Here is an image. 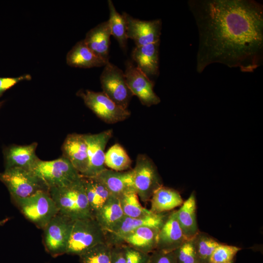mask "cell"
Here are the masks:
<instances>
[{
	"label": "cell",
	"mask_w": 263,
	"mask_h": 263,
	"mask_svg": "<svg viewBox=\"0 0 263 263\" xmlns=\"http://www.w3.org/2000/svg\"><path fill=\"white\" fill-rule=\"evenodd\" d=\"M198 32L196 71L220 63L253 73L263 62V6L253 0H189Z\"/></svg>",
	"instance_id": "obj_1"
},
{
	"label": "cell",
	"mask_w": 263,
	"mask_h": 263,
	"mask_svg": "<svg viewBox=\"0 0 263 263\" xmlns=\"http://www.w3.org/2000/svg\"><path fill=\"white\" fill-rule=\"evenodd\" d=\"M48 191L60 213L73 220L94 217L81 177L68 186L51 188Z\"/></svg>",
	"instance_id": "obj_2"
},
{
	"label": "cell",
	"mask_w": 263,
	"mask_h": 263,
	"mask_svg": "<svg viewBox=\"0 0 263 263\" xmlns=\"http://www.w3.org/2000/svg\"><path fill=\"white\" fill-rule=\"evenodd\" d=\"M106 243L105 232L94 217L74 221L66 253L79 256L95 245Z\"/></svg>",
	"instance_id": "obj_3"
},
{
	"label": "cell",
	"mask_w": 263,
	"mask_h": 263,
	"mask_svg": "<svg viewBox=\"0 0 263 263\" xmlns=\"http://www.w3.org/2000/svg\"><path fill=\"white\" fill-rule=\"evenodd\" d=\"M32 170L48 190L68 186L81 177L71 162L63 156L51 161L39 159Z\"/></svg>",
	"instance_id": "obj_4"
},
{
	"label": "cell",
	"mask_w": 263,
	"mask_h": 263,
	"mask_svg": "<svg viewBox=\"0 0 263 263\" xmlns=\"http://www.w3.org/2000/svg\"><path fill=\"white\" fill-rule=\"evenodd\" d=\"M14 202L26 219L42 229L58 212L48 190H39Z\"/></svg>",
	"instance_id": "obj_5"
},
{
	"label": "cell",
	"mask_w": 263,
	"mask_h": 263,
	"mask_svg": "<svg viewBox=\"0 0 263 263\" xmlns=\"http://www.w3.org/2000/svg\"><path fill=\"white\" fill-rule=\"evenodd\" d=\"M0 181L7 187L14 201L28 197L40 190L48 189L32 170L19 167L5 169Z\"/></svg>",
	"instance_id": "obj_6"
},
{
	"label": "cell",
	"mask_w": 263,
	"mask_h": 263,
	"mask_svg": "<svg viewBox=\"0 0 263 263\" xmlns=\"http://www.w3.org/2000/svg\"><path fill=\"white\" fill-rule=\"evenodd\" d=\"M133 185L138 197L143 202L150 201L153 193L163 186L157 169L147 155H137L132 169Z\"/></svg>",
	"instance_id": "obj_7"
},
{
	"label": "cell",
	"mask_w": 263,
	"mask_h": 263,
	"mask_svg": "<svg viewBox=\"0 0 263 263\" xmlns=\"http://www.w3.org/2000/svg\"><path fill=\"white\" fill-rule=\"evenodd\" d=\"M77 94L82 98L88 108L108 124L124 121L131 115L128 109H125L115 104L102 92L80 90Z\"/></svg>",
	"instance_id": "obj_8"
},
{
	"label": "cell",
	"mask_w": 263,
	"mask_h": 263,
	"mask_svg": "<svg viewBox=\"0 0 263 263\" xmlns=\"http://www.w3.org/2000/svg\"><path fill=\"white\" fill-rule=\"evenodd\" d=\"M74 221L58 212L43 229L44 247L52 257L66 253Z\"/></svg>",
	"instance_id": "obj_9"
},
{
	"label": "cell",
	"mask_w": 263,
	"mask_h": 263,
	"mask_svg": "<svg viewBox=\"0 0 263 263\" xmlns=\"http://www.w3.org/2000/svg\"><path fill=\"white\" fill-rule=\"evenodd\" d=\"M100 81L102 92L115 104L128 109L133 95L127 85L124 72L108 61L100 76Z\"/></svg>",
	"instance_id": "obj_10"
},
{
	"label": "cell",
	"mask_w": 263,
	"mask_h": 263,
	"mask_svg": "<svg viewBox=\"0 0 263 263\" xmlns=\"http://www.w3.org/2000/svg\"><path fill=\"white\" fill-rule=\"evenodd\" d=\"M169 213L155 214L151 212L137 218L125 216L112 231L105 233L106 243L112 246L121 245L122 240L126 235L141 226H148L160 229Z\"/></svg>",
	"instance_id": "obj_11"
},
{
	"label": "cell",
	"mask_w": 263,
	"mask_h": 263,
	"mask_svg": "<svg viewBox=\"0 0 263 263\" xmlns=\"http://www.w3.org/2000/svg\"><path fill=\"white\" fill-rule=\"evenodd\" d=\"M124 74L127 85L133 96L147 107L158 104L160 98L153 91L154 82L130 60L125 62Z\"/></svg>",
	"instance_id": "obj_12"
},
{
	"label": "cell",
	"mask_w": 263,
	"mask_h": 263,
	"mask_svg": "<svg viewBox=\"0 0 263 263\" xmlns=\"http://www.w3.org/2000/svg\"><path fill=\"white\" fill-rule=\"evenodd\" d=\"M112 135L111 129L96 134H84L87 145L89 162L86 171L81 176L95 177L107 169L105 165L104 150Z\"/></svg>",
	"instance_id": "obj_13"
},
{
	"label": "cell",
	"mask_w": 263,
	"mask_h": 263,
	"mask_svg": "<svg viewBox=\"0 0 263 263\" xmlns=\"http://www.w3.org/2000/svg\"><path fill=\"white\" fill-rule=\"evenodd\" d=\"M128 38L132 39L136 46L160 41L162 22L161 19L142 20L123 12Z\"/></svg>",
	"instance_id": "obj_14"
},
{
	"label": "cell",
	"mask_w": 263,
	"mask_h": 263,
	"mask_svg": "<svg viewBox=\"0 0 263 263\" xmlns=\"http://www.w3.org/2000/svg\"><path fill=\"white\" fill-rule=\"evenodd\" d=\"M188 240L177 220L176 211L170 212L159 230L156 249L174 251Z\"/></svg>",
	"instance_id": "obj_15"
},
{
	"label": "cell",
	"mask_w": 263,
	"mask_h": 263,
	"mask_svg": "<svg viewBox=\"0 0 263 263\" xmlns=\"http://www.w3.org/2000/svg\"><path fill=\"white\" fill-rule=\"evenodd\" d=\"M63 156L67 159L81 175L88 165L87 145L84 134H68L62 146Z\"/></svg>",
	"instance_id": "obj_16"
},
{
	"label": "cell",
	"mask_w": 263,
	"mask_h": 263,
	"mask_svg": "<svg viewBox=\"0 0 263 263\" xmlns=\"http://www.w3.org/2000/svg\"><path fill=\"white\" fill-rule=\"evenodd\" d=\"M160 41L143 46H135L131 57L136 66L147 77L158 76L159 74V47Z\"/></svg>",
	"instance_id": "obj_17"
},
{
	"label": "cell",
	"mask_w": 263,
	"mask_h": 263,
	"mask_svg": "<svg viewBox=\"0 0 263 263\" xmlns=\"http://www.w3.org/2000/svg\"><path fill=\"white\" fill-rule=\"evenodd\" d=\"M38 144L28 145H12L4 150L5 168L19 167L32 170L39 160L36 154Z\"/></svg>",
	"instance_id": "obj_18"
},
{
	"label": "cell",
	"mask_w": 263,
	"mask_h": 263,
	"mask_svg": "<svg viewBox=\"0 0 263 263\" xmlns=\"http://www.w3.org/2000/svg\"><path fill=\"white\" fill-rule=\"evenodd\" d=\"M95 177L107 188L112 195L118 198L127 191L135 190L132 169L117 171L106 169Z\"/></svg>",
	"instance_id": "obj_19"
},
{
	"label": "cell",
	"mask_w": 263,
	"mask_h": 263,
	"mask_svg": "<svg viewBox=\"0 0 263 263\" xmlns=\"http://www.w3.org/2000/svg\"><path fill=\"white\" fill-rule=\"evenodd\" d=\"M159 229L148 226H141L126 235L122 240L121 244L150 254L156 249Z\"/></svg>",
	"instance_id": "obj_20"
},
{
	"label": "cell",
	"mask_w": 263,
	"mask_h": 263,
	"mask_svg": "<svg viewBox=\"0 0 263 263\" xmlns=\"http://www.w3.org/2000/svg\"><path fill=\"white\" fill-rule=\"evenodd\" d=\"M111 35L110 22L107 20L89 31L83 40L96 55L108 61Z\"/></svg>",
	"instance_id": "obj_21"
},
{
	"label": "cell",
	"mask_w": 263,
	"mask_h": 263,
	"mask_svg": "<svg viewBox=\"0 0 263 263\" xmlns=\"http://www.w3.org/2000/svg\"><path fill=\"white\" fill-rule=\"evenodd\" d=\"M108 61L96 55L87 46L83 40L77 42L66 56L67 64L76 68L101 67L105 66Z\"/></svg>",
	"instance_id": "obj_22"
},
{
	"label": "cell",
	"mask_w": 263,
	"mask_h": 263,
	"mask_svg": "<svg viewBox=\"0 0 263 263\" xmlns=\"http://www.w3.org/2000/svg\"><path fill=\"white\" fill-rule=\"evenodd\" d=\"M94 217L105 233L112 231L125 217L119 198L112 195L96 211Z\"/></svg>",
	"instance_id": "obj_23"
},
{
	"label": "cell",
	"mask_w": 263,
	"mask_h": 263,
	"mask_svg": "<svg viewBox=\"0 0 263 263\" xmlns=\"http://www.w3.org/2000/svg\"><path fill=\"white\" fill-rule=\"evenodd\" d=\"M176 211L178 223L186 237L190 240L199 232L196 220V201L192 192Z\"/></svg>",
	"instance_id": "obj_24"
},
{
	"label": "cell",
	"mask_w": 263,
	"mask_h": 263,
	"mask_svg": "<svg viewBox=\"0 0 263 263\" xmlns=\"http://www.w3.org/2000/svg\"><path fill=\"white\" fill-rule=\"evenodd\" d=\"M150 211L155 214L169 212L181 206L184 201L176 190L161 186L152 195Z\"/></svg>",
	"instance_id": "obj_25"
},
{
	"label": "cell",
	"mask_w": 263,
	"mask_h": 263,
	"mask_svg": "<svg viewBox=\"0 0 263 263\" xmlns=\"http://www.w3.org/2000/svg\"><path fill=\"white\" fill-rule=\"evenodd\" d=\"M90 178V180L85 184L84 188L94 216L96 211L112 195L107 188L96 178Z\"/></svg>",
	"instance_id": "obj_26"
},
{
	"label": "cell",
	"mask_w": 263,
	"mask_h": 263,
	"mask_svg": "<svg viewBox=\"0 0 263 263\" xmlns=\"http://www.w3.org/2000/svg\"><path fill=\"white\" fill-rule=\"evenodd\" d=\"M132 161L124 148L116 143L105 153V165L110 169L124 171L130 169Z\"/></svg>",
	"instance_id": "obj_27"
},
{
	"label": "cell",
	"mask_w": 263,
	"mask_h": 263,
	"mask_svg": "<svg viewBox=\"0 0 263 263\" xmlns=\"http://www.w3.org/2000/svg\"><path fill=\"white\" fill-rule=\"evenodd\" d=\"M110 11L108 20L111 30V34L117 40L120 47L124 50L126 49L128 37L125 19L116 10L112 0H108Z\"/></svg>",
	"instance_id": "obj_28"
},
{
	"label": "cell",
	"mask_w": 263,
	"mask_h": 263,
	"mask_svg": "<svg viewBox=\"0 0 263 263\" xmlns=\"http://www.w3.org/2000/svg\"><path fill=\"white\" fill-rule=\"evenodd\" d=\"M191 240L200 263H209L213 252L221 244L207 234L200 231Z\"/></svg>",
	"instance_id": "obj_29"
},
{
	"label": "cell",
	"mask_w": 263,
	"mask_h": 263,
	"mask_svg": "<svg viewBox=\"0 0 263 263\" xmlns=\"http://www.w3.org/2000/svg\"><path fill=\"white\" fill-rule=\"evenodd\" d=\"M125 216L137 218L150 214V209L144 207L135 190L127 191L118 197Z\"/></svg>",
	"instance_id": "obj_30"
},
{
	"label": "cell",
	"mask_w": 263,
	"mask_h": 263,
	"mask_svg": "<svg viewBox=\"0 0 263 263\" xmlns=\"http://www.w3.org/2000/svg\"><path fill=\"white\" fill-rule=\"evenodd\" d=\"M112 246L98 244L79 256L80 263H111Z\"/></svg>",
	"instance_id": "obj_31"
},
{
	"label": "cell",
	"mask_w": 263,
	"mask_h": 263,
	"mask_svg": "<svg viewBox=\"0 0 263 263\" xmlns=\"http://www.w3.org/2000/svg\"><path fill=\"white\" fill-rule=\"evenodd\" d=\"M241 249L236 246L220 244L213 252L209 263H225L233 261L237 253Z\"/></svg>",
	"instance_id": "obj_32"
},
{
	"label": "cell",
	"mask_w": 263,
	"mask_h": 263,
	"mask_svg": "<svg viewBox=\"0 0 263 263\" xmlns=\"http://www.w3.org/2000/svg\"><path fill=\"white\" fill-rule=\"evenodd\" d=\"M177 263H200L195 252L191 239L174 251Z\"/></svg>",
	"instance_id": "obj_33"
},
{
	"label": "cell",
	"mask_w": 263,
	"mask_h": 263,
	"mask_svg": "<svg viewBox=\"0 0 263 263\" xmlns=\"http://www.w3.org/2000/svg\"><path fill=\"white\" fill-rule=\"evenodd\" d=\"M126 263H150V254L143 253L123 244Z\"/></svg>",
	"instance_id": "obj_34"
},
{
	"label": "cell",
	"mask_w": 263,
	"mask_h": 263,
	"mask_svg": "<svg viewBox=\"0 0 263 263\" xmlns=\"http://www.w3.org/2000/svg\"><path fill=\"white\" fill-rule=\"evenodd\" d=\"M150 255V263H177L174 251L156 249Z\"/></svg>",
	"instance_id": "obj_35"
},
{
	"label": "cell",
	"mask_w": 263,
	"mask_h": 263,
	"mask_svg": "<svg viewBox=\"0 0 263 263\" xmlns=\"http://www.w3.org/2000/svg\"><path fill=\"white\" fill-rule=\"evenodd\" d=\"M31 79L30 75H24L17 77H0V96L7 90L10 89L17 83L23 80Z\"/></svg>",
	"instance_id": "obj_36"
},
{
	"label": "cell",
	"mask_w": 263,
	"mask_h": 263,
	"mask_svg": "<svg viewBox=\"0 0 263 263\" xmlns=\"http://www.w3.org/2000/svg\"><path fill=\"white\" fill-rule=\"evenodd\" d=\"M111 263H126L123 244L112 246Z\"/></svg>",
	"instance_id": "obj_37"
},
{
	"label": "cell",
	"mask_w": 263,
	"mask_h": 263,
	"mask_svg": "<svg viewBox=\"0 0 263 263\" xmlns=\"http://www.w3.org/2000/svg\"><path fill=\"white\" fill-rule=\"evenodd\" d=\"M233 263V261H231V262H228V263Z\"/></svg>",
	"instance_id": "obj_38"
}]
</instances>
